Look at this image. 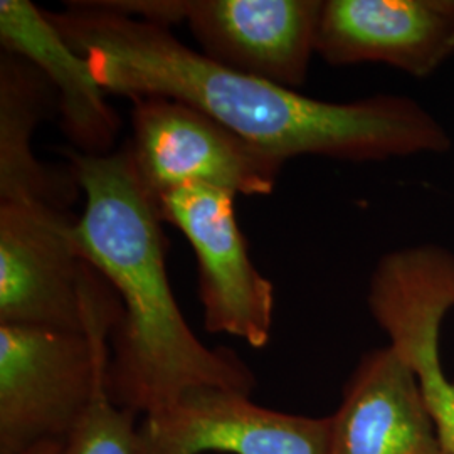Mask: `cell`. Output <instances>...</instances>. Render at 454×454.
Here are the masks:
<instances>
[{
	"instance_id": "6da1fadb",
	"label": "cell",
	"mask_w": 454,
	"mask_h": 454,
	"mask_svg": "<svg viewBox=\"0 0 454 454\" xmlns=\"http://www.w3.org/2000/svg\"><path fill=\"white\" fill-rule=\"evenodd\" d=\"M46 14L106 93L191 105L281 162L303 155L371 162L444 153L453 145L438 120L411 98L335 103L305 97L219 65L168 29L99 0L66 2L63 12Z\"/></svg>"
},
{
	"instance_id": "7a4b0ae2",
	"label": "cell",
	"mask_w": 454,
	"mask_h": 454,
	"mask_svg": "<svg viewBox=\"0 0 454 454\" xmlns=\"http://www.w3.org/2000/svg\"><path fill=\"white\" fill-rule=\"evenodd\" d=\"M84 194L76 243L114 286L123 317L110 340L106 390L114 406L146 418L195 387L253 394L256 377L229 348L197 339L172 292L162 217L127 144L106 155L67 150Z\"/></svg>"
},
{
	"instance_id": "3957f363",
	"label": "cell",
	"mask_w": 454,
	"mask_h": 454,
	"mask_svg": "<svg viewBox=\"0 0 454 454\" xmlns=\"http://www.w3.org/2000/svg\"><path fill=\"white\" fill-rule=\"evenodd\" d=\"M69 209L41 200L0 202V325L112 340L123 305L76 243Z\"/></svg>"
},
{
	"instance_id": "277c9868",
	"label": "cell",
	"mask_w": 454,
	"mask_h": 454,
	"mask_svg": "<svg viewBox=\"0 0 454 454\" xmlns=\"http://www.w3.org/2000/svg\"><path fill=\"white\" fill-rule=\"evenodd\" d=\"M110 339L0 325V454L61 441L106 390Z\"/></svg>"
},
{
	"instance_id": "5b68a950",
	"label": "cell",
	"mask_w": 454,
	"mask_h": 454,
	"mask_svg": "<svg viewBox=\"0 0 454 454\" xmlns=\"http://www.w3.org/2000/svg\"><path fill=\"white\" fill-rule=\"evenodd\" d=\"M127 142L135 170L157 200L182 187L204 185L234 195H270L285 162L191 105L137 98Z\"/></svg>"
},
{
	"instance_id": "8992f818",
	"label": "cell",
	"mask_w": 454,
	"mask_h": 454,
	"mask_svg": "<svg viewBox=\"0 0 454 454\" xmlns=\"http://www.w3.org/2000/svg\"><path fill=\"white\" fill-rule=\"evenodd\" d=\"M234 197L191 185L160 195L157 206L163 223L177 227L194 249L206 330L262 348L271 337L275 288L249 256Z\"/></svg>"
},
{
	"instance_id": "52a82bcc",
	"label": "cell",
	"mask_w": 454,
	"mask_h": 454,
	"mask_svg": "<svg viewBox=\"0 0 454 454\" xmlns=\"http://www.w3.org/2000/svg\"><path fill=\"white\" fill-rule=\"evenodd\" d=\"M367 303L418 375L442 451L454 454V382L439 356L441 324L454 307V253L433 244L387 253L371 276Z\"/></svg>"
},
{
	"instance_id": "ba28073f",
	"label": "cell",
	"mask_w": 454,
	"mask_h": 454,
	"mask_svg": "<svg viewBox=\"0 0 454 454\" xmlns=\"http://www.w3.org/2000/svg\"><path fill=\"white\" fill-rule=\"evenodd\" d=\"M320 0H159V24L185 22L202 54L229 69L296 90L315 54Z\"/></svg>"
},
{
	"instance_id": "9c48e42d",
	"label": "cell",
	"mask_w": 454,
	"mask_h": 454,
	"mask_svg": "<svg viewBox=\"0 0 454 454\" xmlns=\"http://www.w3.org/2000/svg\"><path fill=\"white\" fill-rule=\"evenodd\" d=\"M330 416L258 406L249 394L195 387L140 422L144 454H326Z\"/></svg>"
},
{
	"instance_id": "30bf717a",
	"label": "cell",
	"mask_w": 454,
	"mask_h": 454,
	"mask_svg": "<svg viewBox=\"0 0 454 454\" xmlns=\"http://www.w3.org/2000/svg\"><path fill=\"white\" fill-rule=\"evenodd\" d=\"M315 52L328 65L427 78L454 56V0H325Z\"/></svg>"
},
{
	"instance_id": "8fae6325",
	"label": "cell",
	"mask_w": 454,
	"mask_h": 454,
	"mask_svg": "<svg viewBox=\"0 0 454 454\" xmlns=\"http://www.w3.org/2000/svg\"><path fill=\"white\" fill-rule=\"evenodd\" d=\"M416 372L390 345L360 358L330 416L326 454H439Z\"/></svg>"
},
{
	"instance_id": "7c38bea8",
	"label": "cell",
	"mask_w": 454,
	"mask_h": 454,
	"mask_svg": "<svg viewBox=\"0 0 454 454\" xmlns=\"http://www.w3.org/2000/svg\"><path fill=\"white\" fill-rule=\"evenodd\" d=\"M0 44L33 63L56 91L61 131L76 152H114L121 127L88 63L49 20L44 9L29 0H0Z\"/></svg>"
},
{
	"instance_id": "4fadbf2b",
	"label": "cell",
	"mask_w": 454,
	"mask_h": 454,
	"mask_svg": "<svg viewBox=\"0 0 454 454\" xmlns=\"http://www.w3.org/2000/svg\"><path fill=\"white\" fill-rule=\"evenodd\" d=\"M58 110L56 91L27 59L0 56V202L41 200L69 209L82 194L71 167L39 162L33 138L39 123Z\"/></svg>"
},
{
	"instance_id": "5bb4252c",
	"label": "cell",
	"mask_w": 454,
	"mask_h": 454,
	"mask_svg": "<svg viewBox=\"0 0 454 454\" xmlns=\"http://www.w3.org/2000/svg\"><path fill=\"white\" fill-rule=\"evenodd\" d=\"M137 414L114 406L103 390L59 454H144Z\"/></svg>"
},
{
	"instance_id": "9a60e30c",
	"label": "cell",
	"mask_w": 454,
	"mask_h": 454,
	"mask_svg": "<svg viewBox=\"0 0 454 454\" xmlns=\"http://www.w3.org/2000/svg\"><path fill=\"white\" fill-rule=\"evenodd\" d=\"M439 454H446V453H444V451H442V453H439Z\"/></svg>"
}]
</instances>
